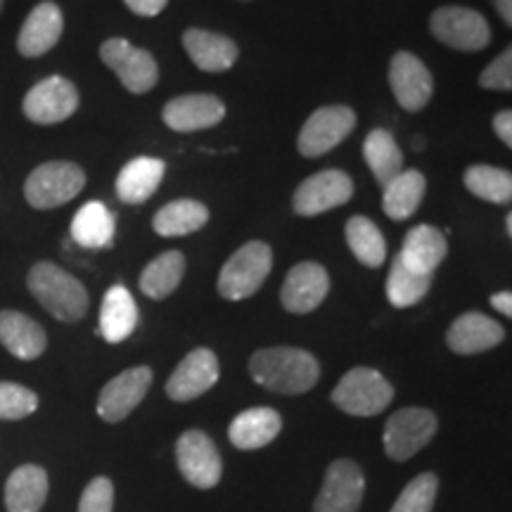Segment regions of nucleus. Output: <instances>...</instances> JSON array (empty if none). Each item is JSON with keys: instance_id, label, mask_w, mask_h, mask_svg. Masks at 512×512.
<instances>
[{"instance_id": "nucleus-1", "label": "nucleus", "mask_w": 512, "mask_h": 512, "mask_svg": "<svg viewBox=\"0 0 512 512\" xmlns=\"http://www.w3.org/2000/svg\"><path fill=\"white\" fill-rule=\"evenodd\" d=\"M252 380L275 394H306L316 387L320 366L313 354L297 347L261 349L249 358Z\"/></svg>"}, {"instance_id": "nucleus-2", "label": "nucleus", "mask_w": 512, "mask_h": 512, "mask_svg": "<svg viewBox=\"0 0 512 512\" xmlns=\"http://www.w3.org/2000/svg\"><path fill=\"white\" fill-rule=\"evenodd\" d=\"M29 292L50 316L62 323H79L88 311V292L79 278L60 266L41 261L29 271Z\"/></svg>"}, {"instance_id": "nucleus-3", "label": "nucleus", "mask_w": 512, "mask_h": 512, "mask_svg": "<svg viewBox=\"0 0 512 512\" xmlns=\"http://www.w3.org/2000/svg\"><path fill=\"white\" fill-rule=\"evenodd\" d=\"M273 266V252L266 242H247L245 247H240L226 266L221 268L219 275V294L228 302H242V299L252 297L261 290V285L266 283L268 273Z\"/></svg>"}, {"instance_id": "nucleus-4", "label": "nucleus", "mask_w": 512, "mask_h": 512, "mask_svg": "<svg viewBox=\"0 0 512 512\" xmlns=\"http://www.w3.org/2000/svg\"><path fill=\"white\" fill-rule=\"evenodd\" d=\"M394 399V389L373 368H354L332 389V403L347 415L373 418Z\"/></svg>"}, {"instance_id": "nucleus-5", "label": "nucleus", "mask_w": 512, "mask_h": 512, "mask_svg": "<svg viewBox=\"0 0 512 512\" xmlns=\"http://www.w3.org/2000/svg\"><path fill=\"white\" fill-rule=\"evenodd\" d=\"M86 185V174L74 162H46L31 171L24 183V197L34 209H55L74 200Z\"/></svg>"}, {"instance_id": "nucleus-6", "label": "nucleus", "mask_w": 512, "mask_h": 512, "mask_svg": "<svg viewBox=\"0 0 512 512\" xmlns=\"http://www.w3.org/2000/svg\"><path fill=\"white\" fill-rule=\"evenodd\" d=\"M430 29L439 43L453 50H463V53H477L491 43L489 22L482 12L460 8V5H444L434 10Z\"/></svg>"}, {"instance_id": "nucleus-7", "label": "nucleus", "mask_w": 512, "mask_h": 512, "mask_svg": "<svg viewBox=\"0 0 512 512\" xmlns=\"http://www.w3.org/2000/svg\"><path fill=\"white\" fill-rule=\"evenodd\" d=\"M437 427V415L427 408H401L384 425V451L396 463H403L430 444Z\"/></svg>"}, {"instance_id": "nucleus-8", "label": "nucleus", "mask_w": 512, "mask_h": 512, "mask_svg": "<svg viewBox=\"0 0 512 512\" xmlns=\"http://www.w3.org/2000/svg\"><path fill=\"white\" fill-rule=\"evenodd\" d=\"M100 60L119 76V81L131 93L143 95L157 86V60L147 50L131 46L126 38H110V41L102 43Z\"/></svg>"}, {"instance_id": "nucleus-9", "label": "nucleus", "mask_w": 512, "mask_h": 512, "mask_svg": "<svg viewBox=\"0 0 512 512\" xmlns=\"http://www.w3.org/2000/svg\"><path fill=\"white\" fill-rule=\"evenodd\" d=\"M356 114L347 105H325L306 119L297 138L304 157H323L354 131Z\"/></svg>"}, {"instance_id": "nucleus-10", "label": "nucleus", "mask_w": 512, "mask_h": 512, "mask_svg": "<svg viewBox=\"0 0 512 512\" xmlns=\"http://www.w3.org/2000/svg\"><path fill=\"white\" fill-rule=\"evenodd\" d=\"M24 117L34 124L53 126L67 121L79 110V91L64 76H48L38 81L31 91L24 95L22 102Z\"/></svg>"}, {"instance_id": "nucleus-11", "label": "nucleus", "mask_w": 512, "mask_h": 512, "mask_svg": "<svg viewBox=\"0 0 512 512\" xmlns=\"http://www.w3.org/2000/svg\"><path fill=\"white\" fill-rule=\"evenodd\" d=\"M176 463L181 475L197 489H214L223 475L221 453L209 434L188 430L176 441Z\"/></svg>"}, {"instance_id": "nucleus-12", "label": "nucleus", "mask_w": 512, "mask_h": 512, "mask_svg": "<svg viewBox=\"0 0 512 512\" xmlns=\"http://www.w3.org/2000/svg\"><path fill=\"white\" fill-rule=\"evenodd\" d=\"M366 494V475L354 460H335L313 503V512H358Z\"/></svg>"}, {"instance_id": "nucleus-13", "label": "nucleus", "mask_w": 512, "mask_h": 512, "mask_svg": "<svg viewBox=\"0 0 512 512\" xmlns=\"http://www.w3.org/2000/svg\"><path fill=\"white\" fill-rule=\"evenodd\" d=\"M354 195V181L339 169L320 171L306 178L292 197V207L299 216H318L342 207Z\"/></svg>"}, {"instance_id": "nucleus-14", "label": "nucleus", "mask_w": 512, "mask_h": 512, "mask_svg": "<svg viewBox=\"0 0 512 512\" xmlns=\"http://www.w3.org/2000/svg\"><path fill=\"white\" fill-rule=\"evenodd\" d=\"M152 370L147 366L128 368L102 387L98 396V415L105 422L126 420L150 392Z\"/></svg>"}, {"instance_id": "nucleus-15", "label": "nucleus", "mask_w": 512, "mask_h": 512, "mask_svg": "<svg viewBox=\"0 0 512 512\" xmlns=\"http://www.w3.org/2000/svg\"><path fill=\"white\" fill-rule=\"evenodd\" d=\"M389 86L406 112H418L432 100L434 81L430 69L418 55L401 50L389 62Z\"/></svg>"}, {"instance_id": "nucleus-16", "label": "nucleus", "mask_w": 512, "mask_h": 512, "mask_svg": "<svg viewBox=\"0 0 512 512\" xmlns=\"http://www.w3.org/2000/svg\"><path fill=\"white\" fill-rule=\"evenodd\" d=\"M221 368L219 358L211 349H195L178 363V368L171 373L166 382V396L171 401L185 403L197 399L204 392H209L216 382H219Z\"/></svg>"}, {"instance_id": "nucleus-17", "label": "nucleus", "mask_w": 512, "mask_h": 512, "mask_svg": "<svg viewBox=\"0 0 512 512\" xmlns=\"http://www.w3.org/2000/svg\"><path fill=\"white\" fill-rule=\"evenodd\" d=\"M330 292V275L320 264L302 261L287 273L280 299L290 313H311L325 302Z\"/></svg>"}, {"instance_id": "nucleus-18", "label": "nucleus", "mask_w": 512, "mask_h": 512, "mask_svg": "<svg viewBox=\"0 0 512 512\" xmlns=\"http://www.w3.org/2000/svg\"><path fill=\"white\" fill-rule=\"evenodd\" d=\"M223 117H226V105L216 95L204 93L169 100L162 112L164 124L178 133L204 131V128L221 124Z\"/></svg>"}, {"instance_id": "nucleus-19", "label": "nucleus", "mask_w": 512, "mask_h": 512, "mask_svg": "<svg viewBox=\"0 0 512 512\" xmlns=\"http://www.w3.org/2000/svg\"><path fill=\"white\" fill-rule=\"evenodd\" d=\"M505 332L503 325L484 313L470 311L453 320V325L446 332V344L453 354L475 356L482 351H489L503 342Z\"/></svg>"}, {"instance_id": "nucleus-20", "label": "nucleus", "mask_w": 512, "mask_h": 512, "mask_svg": "<svg viewBox=\"0 0 512 512\" xmlns=\"http://www.w3.org/2000/svg\"><path fill=\"white\" fill-rule=\"evenodd\" d=\"M64 17L55 3H38L29 17L24 19L17 36V50L24 57H41L57 46L62 38Z\"/></svg>"}, {"instance_id": "nucleus-21", "label": "nucleus", "mask_w": 512, "mask_h": 512, "mask_svg": "<svg viewBox=\"0 0 512 512\" xmlns=\"http://www.w3.org/2000/svg\"><path fill=\"white\" fill-rule=\"evenodd\" d=\"M185 53L202 72H226L238 62V43L233 38L214 34L207 29H188L183 34Z\"/></svg>"}, {"instance_id": "nucleus-22", "label": "nucleus", "mask_w": 512, "mask_h": 512, "mask_svg": "<svg viewBox=\"0 0 512 512\" xmlns=\"http://www.w3.org/2000/svg\"><path fill=\"white\" fill-rule=\"evenodd\" d=\"M0 344L19 361H34L46 351L48 335L34 318L19 311H0Z\"/></svg>"}, {"instance_id": "nucleus-23", "label": "nucleus", "mask_w": 512, "mask_h": 512, "mask_svg": "<svg viewBox=\"0 0 512 512\" xmlns=\"http://www.w3.org/2000/svg\"><path fill=\"white\" fill-rule=\"evenodd\" d=\"M448 254L446 235L434 226H415L403 238L399 259L411 271L420 275H432Z\"/></svg>"}, {"instance_id": "nucleus-24", "label": "nucleus", "mask_w": 512, "mask_h": 512, "mask_svg": "<svg viewBox=\"0 0 512 512\" xmlns=\"http://www.w3.org/2000/svg\"><path fill=\"white\" fill-rule=\"evenodd\" d=\"M280 430H283V420L278 411L266 406L249 408L230 422L228 439L240 451H256V448H264L275 441Z\"/></svg>"}, {"instance_id": "nucleus-25", "label": "nucleus", "mask_w": 512, "mask_h": 512, "mask_svg": "<svg viewBox=\"0 0 512 512\" xmlns=\"http://www.w3.org/2000/svg\"><path fill=\"white\" fill-rule=\"evenodd\" d=\"M138 328L136 299L124 285H114L107 290L100 306V335L105 342L119 344L133 335Z\"/></svg>"}, {"instance_id": "nucleus-26", "label": "nucleus", "mask_w": 512, "mask_h": 512, "mask_svg": "<svg viewBox=\"0 0 512 512\" xmlns=\"http://www.w3.org/2000/svg\"><path fill=\"white\" fill-rule=\"evenodd\" d=\"M48 498V472L38 465H22L5 484V510L38 512Z\"/></svg>"}, {"instance_id": "nucleus-27", "label": "nucleus", "mask_w": 512, "mask_h": 512, "mask_svg": "<svg viewBox=\"0 0 512 512\" xmlns=\"http://www.w3.org/2000/svg\"><path fill=\"white\" fill-rule=\"evenodd\" d=\"M166 166L157 157L131 159L117 176V195L126 204H140L155 195L162 183Z\"/></svg>"}, {"instance_id": "nucleus-28", "label": "nucleus", "mask_w": 512, "mask_h": 512, "mask_svg": "<svg viewBox=\"0 0 512 512\" xmlns=\"http://www.w3.org/2000/svg\"><path fill=\"white\" fill-rule=\"evenodd\" d=\"M382 209L392 221H406L418 211L422 197H425L427 181L420 171H401L387 185H382Z\"/></svg>"}, {"instance_id": "nucleus-29", "label": "nucleus", "mask_w": 512, "mask_h": 512, "mask_svg": "<svg viewBox=\"0 0 512 512\" xmlns=\"http://www.w3.org/2000/svg\"><path fill=\"white\" fill-rule=\"evenodd\" d=\"M209 209L197 200H174L155 214L152 228L162 238H181L207 226Z\"/></svg>"}, {"instance_id": "nucleus-30", "label": "nucleus", "mask_w": 512, "mask_h": 512, "mask_svg": "<svg viewBox=\"0 0 512 512\" xmlns=\"http://www.w3.org/2000/svg\"><path fill=\"white\" fill-rule=\"evenodd\" d=\"M114 214L102 202H88L76 211L72 221V238L86 249L110 247L114 240Z\"/></svg>"}, {"instance_id": "nucleus-31", "label": "nucleus", "mask_w": 512, "mask_h": 512, "mask_svg": "<svg viewBox=\"0 0 512 512\" xmlns=\"http://www.w3.org/2000/svg\"><path fill=\"white\" fill-rule=\"evenodd\" d=\"M185 273V256L176 249L171 252L159 254L157 259H152L150 264L145 266V271L140 273V290H143L145 297L155 299H166L169 294L176 292V287L181 285Z\"/></svg>"}, {"instance_id": "nucleus-32", "label": "nucleus", "mask_w": 512, "mask_h": 512, "mask_svg": "<svg viewBox=\"0 0 512 512\" xmlns=\"http://www.w3.org/2000/svg\"><path fill=\"white\" fill-rule=\"evenodd\" d=\"M363 157H366V164L380 185H387L403 171V155L399 145H396L392 133L384 131V128H375V131L368 133L366 145H363Z\"/></svg>"}, {"instance_id": "nucleus-33", "label": "nucleus", "mask_w": 512, "mask_h": 512, "mask_svg": "<svg viewBox=\"0 0 512 512\" xmlns=\"http://www.w3.org/2000/svg\"><path fill=\"white\" fill-rule=\"evenodd\" d=\"M432 287V275H420L408 268L396 256L387 275V299L396 309H408V306L420 304Z\"/></svg>"}, {"instance_id": "nucleus-34", "label": "nucleus", "mask_w": 512, "mask_h": 512, "mask_svg": "<svg viewBox=\"0 0 512 512\" xmlns=\"http://www.w3.org/2000/svg\"><path fill=\"white\" fill-rule=\"evenodd\" d=\"M347 245L358 261L368 268H380L387 259V245L380 228L366 216H351L347 221Z\"/></svg>"}, {"instance_id": "nucleus-35", "label": "nucleus", "mask_w": 512, "mask_h": 512, "mask_svg": "<svg viewBox=\"0 0 512 512\" xmlns=\"http://www.w3.org/2000/svg\"><path fill=\"white\" fill-rule=\"evenodd\" d=\"M465 188L479 200L491 204H510L512 200V176L510 171L489 164H475L465 171Z\"/></svg>"}, {"instance_id": "nucleus-36", "label": "nucleus", "mask_w": 512, "mask_h": 512, "mask_svg": "<svg viewBox=\"0 0 512 512\" xmlns=\"http://www.w3.org/2000/svg\"><path fill=\"white\" fill-rule=\"evenodd\" d=\"M437 491L439 477L434 472H422L413 482H408V486L401 491V496L396 498L394 508L389 512H432Z\"/></svg>"}, {"instance_id": "nucleus-37", "label": "nucleus", "mask_w": 512, "mask_h": 512, "mask_svg": "<svg viewBox=\"0 0 512 512\" xmlns=\"http://www.w3.org/2000/svg\"><path fill=\"white\" fill-rule=\"evenodd\" d=\"M38 396L29 387L0 382V420H22L36 413Z\"/></svg>"}, {"instance_id": "nucleus-38", "label": "nucleus", "mask_w": 512, "mask_h": 512, "mask_svg": "<svg viewBox=\"0 0 512 512\" xmlns=\"http://www.w3.org/2000/svg\"><path fill=\"white\" fill-rule=\"evenodd\" d=\"M114 508V484L107 477H95L83 489L79 512H112Z\"/></svg>"}, {"instance_id": "nucleus-39", "label": "nucleus", "mask_w": 512, "mask_h": 512, "mask_svg": "<svg viewBox=\"0 0 512 512\" xmlns=\"http://www.w3.org/2000/svg\"><path fill=\"white\" fill-rule=\"evenodd\" d=\"M479 86L489 91H512V53L505 50L479 74Z\"/></svg>"}, {"instance_id": "nucleus-40", "label": "nucleus", "mask_w": 512, "mask_h": 512, "mask_svg": "<svg viewBox=\"0 0 512 512\" xmlns=\"http://www.w3.org/2000/svg\"><path fill=\"white\" fill-rule=\"evenodd\" d=\"M124 3L128 5V10L140 17H155L166 8L169 0H124Z\"/></svg>"}, {"instance_id": "nucleus-41", "label": "nucleus", "mask_w": 512, "mask_h": 512, "mask_svg": "<svg viewBox=\"0 0 512 512\" xmlns=\"http://www.w3.org/2000/svg\"><path fill=\"white\" fill-rule=\"evenodd\" d=\"M494 131L505 145L512 147V112L510 110H503V112L496 114V117H494Z\"/></svg>"}, {"instance_id": "nucleus-42", "label": "nucleus", "mask_w": 512, "mask_h": 512, "mask_svg": "<svg viewBox=\"0 0 512 512\" xmlns=\"http://www.w3.org/2000/svg\"><path fill=\"white\" fill-rule=\"evenodd\" d=\"M491 306H494L498 313H503L505 318H510L512 316V294L510 292H496L494 297H491Z\"/></svg>"}, {"instance_id": "nucleus-43", "label": "nucleus", "mask_w": 512, "mask_h": 512, "mask_svg": "<svg viewBox=\"0 0 512 512\" xmlns=\"http://www.w3.org/2000/svg\"><path fill=\"white\" fill-rule=\"evenodd\" d=\"M494 5H496L498 15L503 17V22L510 27L512 24V0H494Z\"/></svg>"}, {"instance_id": "nucleus-44", "label": "nucleus", "mask_w": 512, "mask_h": 512, "mask_svg": "<svg viewBox=\"0 0 512 512\" xmlns=\"http://www.w3.org/2000/svg\"><path fill=\"white\" fill-rule=\"evenodd\" d=\"M422 145H425V138L418 136V138H415V145H413V150H415V152H420V150H422Z\"/></svg>"}, {"instance_id": "nucleus-45", "label": "nucleus", "mask_w": 512, "mask_h": 512, "mask_svg": "<svg viewBox=\"0 0 512 512\" xmlns=\"http://www.w3.org/2000/svg\"><path fill=\"white\" fill-rule=\"evenodd\" d=\"M505 230H508V235H512V216L508 214V219H505Z\"/></svg>"}, {"instance_id": "nucleus-46", "label": "nucleus", "mask_w": 512, "mask_h": 512, "mask_svg": "<svg viewBox=\"0 0 512 512\" xmlns=\"http://www.w3.org/2000/svg\"><path fill=\"white\" fill-rule=\"evenodd\" d=\"M3 3H5V0H0V10H3Z\"/></svg>"}]
</instances>
